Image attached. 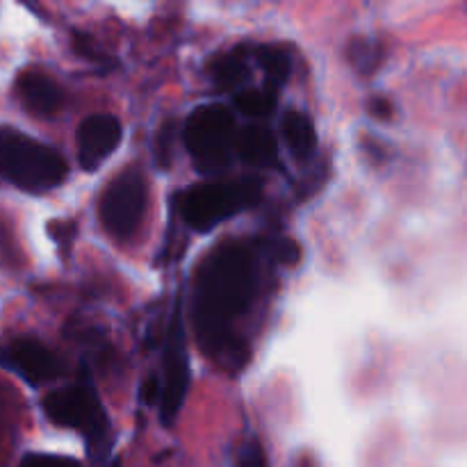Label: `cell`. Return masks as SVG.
Wrapping results in <instances>:
<instances>
[{"mask_svg": "<svg viewBox=\"0 0 467 467\" xmlns=\"http://www.w3.org/2000/svg\"><path fill=\"white\" fill-rule=\"evenodd\" d=\"M369 112L379 119H390L392 117V105L386 99H372L369 100Z\"/></svg>", "mask_w": 467, "mask_h": 467, "instance_id": "22", "label": "cell"}, {"mask_svg": "<svg viewBox=\"0 0 467 467\" xmlns=\"http://www.w3.org/2000/svg\"><path fill=\"white\" fill-rule=\"evenodd\" d=\"M235 467H269L267 454H265L263 445L258 441H251L242 447L240 459H237Z\"/></svg>", "mask_w": 467, "mask_h": 467, "instance_id": "18", "label": "cell"}, {"mask_svg": "<svg viewBox=\"0 0 467 467\" xmlns=\"http://www.w3.org/2000/svg\"><path fill=\"white\" fill-rule=\"evenodd\" d=\"M235 149L246 164H254V167H278V144L269 128H244L242 132H237Z\"/></svg>", "mask_w": 467, "mask_h": 467, "instance_id": "11", "label": "cell"}, {"mask_svg": "<svg viewBox=\"0 0 467 467\" xmlns=\"http://www.w3.org/2000/svg\"><path fill=\"white\" fill-rule=\"evenodd\" d=\"M149 205V185L144 173L126 169L105 187L100 196V223L114 240H130L140 228Z\"/></svg>", "mask_w": 467, "mask_h": 467, "instance_id": "6", "label": "cell"}, {"mask_svg": "<svg viewBox=\"0 0 467 467\" xmlns=\"http://www.w3.org/2000/svg\"><path fill=\"white\" fill-rule=\"evenodd\" d=\"M246 50L249 48H235L228 53L219 55L210 64V76H213L214 85L222 89H240L249 78V64H246Z\"/></svg>", "mask_w": 467, "mask_h": 467, "instance_id": "13", "label": "cell"}, {"mask_svg": "<svg viewBox=\"0 0 467 467\" xmlns=\"http://www.w3.org/2000/svg\"><path fill=\"white\" fill-rule=\"evenodd\" d=\"M23 3H32V0H23Z\"/></svg>", "mask_w": 467, "mask_h": 467, "instance_id": "23", "label": "cell"}, {"mask_svg": "<svg viewBox=\"0 0 467 467\" xmlns=\"http://www.w3.org/2000/svg\"><path fill=\"white\" fill-rule=\"evenodd\" d=\"M251 53H254L258 67L265 71V76H267V85L265 87L276 91L281 89V87L287 82V78H290V71H292L290 53H287L285 48H281V46H272V44L254 46Z\"/></svg>", "mask_w": 467, "mask_h": 467, "instance_id": "14", "label": "cell"}, {"mask_svg": "<svg viewBox=\"0 0 467 467\" xmlns=\"http://www.w3.org/2000/svg\"><path fill=\"white\" fill-rule=\"evenodd\" d=\"M73 48L78 50V53L82 55V57H87V59H96V62H105V53H100L99 48H96L94 46V41L89 39V36H85V35H76L73 36Z\"/></svg>", "mask_w": 467, "mask_h": 467, "instance_id": "21", "label": "cell"}, {"mask_svg": "<svg viewBox=\"0 0 467 467\" xmlns=\"http://www.w3.org/2000/svg\"><path fill=\"white\" fill-rule=\"evenodd\" d=\"M18 467H80V463L68 456L57 454H27Z\"/></svg>", "mask_w": 467, "mask_h": 467, "instance_id": "17", "label": "cell"}, {"mask_svg": "<svg viewBox=\"0 0 467 467\" xmlns=\"http://www.w3.org/2000/svg\"><path fill=\"white\" fill-rule=\"evenodd\" d=\"M263 187L255 178H240L233 182H201L181 194L178 210L192 231L208 233L219 223L255 205Z\"/></svg>", "mask_w": 467, "mask_h": 467, "instance_id": "3", "label": "cell"}, {"mask_svg": "<svg viewBox=\"0 0 467 467\" xmlns=\"http://www.w3.org/2000/svg\"><path fill=\"white\" fill-rule=\"evenodd\" d=\"M68 176L67 160L44 141L0 126V178L27 194H44Z\"/></svg>", "mask_w": 467, "mask_h": 467, "instance_id": "2", "label": "cell"}, {"mask_svg": "<svg viewBox=\"0 0 467 467\" xmlns=\"http://www.w3.org/2000/svg\"><path fill=\"white\" fill-rule=\"evenodd\" d=\"M283 137L287 141V149L296 160H310L317 149V130L308 114L299 109H290L283 117Z\"/></svg>", "mask_w": 467, "mask_h": 467, "instance_id": "12", "label": "cell"}, {"mask_svg": "<svg viewBox=\"0 0 467 467\" xmlns=\"http://www.w3.org/2000/svg\"><path fill=\"white\" fill-rule=\"evenodd\" d=\"M260 285L258 254L246 242H226L208 254L194 278V331L210 358H233V327L249 313Z\"/></svg>", "mask_w": 467, "mask_h": 467, "instance_id": "1", "label": "cell"}, {"mask_svg": "<svg viewBox=\"0 0 467 467\" xmlns=\"http://www.w3.org/2000/svg\"><path fill=\"white\" fill-rule=\"evenodd\" d=\"M162 379L160 386V418L167 427H171L176 415L181 413L185 404L187 388H190V356H187L185 331H182L181 310H173L171 322H169L167 345L162 354Z\"/></svg>", "mask_w": 467, "mask_h": 467, "instance_id": "7", "label": "cell"}, {"mask_svg": "<svg viewBox=\"0 0 467 467\" xmlns=\"http://www.w3.org/2000/svg\"><path fill=\"white\" fill-rule=\"evenodd\" d=\"M0 368L9 369L30 386H41L62 374L57 356L35 337H16L0 349Z\"/></svg>", "mask_w": 467, "mask_h": 467, "instance_id": "8", "label": "cell"}, {"mask_svg": "<svg viewBox=\"0 0 467 467\" xmlns=\"http://www.w3.org/2000/svg\"><path fill=\"white\" fill-rule=\"evenodd\" d=\"M44 413L57 427L82 433L91 450L105 447V438L109 433L108 413L91 386L78 383L50 392L44 400Z\"/></svg>", "mask_w": 467, "mask_h": 467, "instance_id": "5", "label": "cell"}, {"mask_svg": "<svg viewBox=\"0 0 467 467\" xmlns=\"http://www.w3.org/2000/svg\"><path fill=\"white\" fill-rule=\"evenodd\" d=\"M123 126L112 114H91L78 128V162L85 171H96L121 141Z\"/></svg>", "mask_w": 467, "mask_h": 467, "instance_id": "9", "label": "cell"}, {"mask_svg": "<svg viewBox=\"0 0 467 467\" xmlns=\"http://www.w3.org/2000/svg\"><path fill=\"white\" fill-rule=\"evenodd\" d=\"M235 119L222 105H203L190 114L182 128V141L194 167L205 176L223 171L233 158L235 146Z\"/></svg>", "mask_w": 467, "mask_h": 467, "instance_id": "4", "label": "cell"}, {"mask_svg": "<svg viewBox=\"0 0 467 467\" xmlns=\"http://www.w3.org/2000/svg\"><path fill=\"white\" fill-rule=\"evenodd\" d=\"M276 99L278 91L269 89V87H263V89H244L235 96V105L240 108V112L246 114V117L263 119L274 112Z\"/></svg>", "mask_w": 467, "mask_h": 467, "instance_id": "16", "label": "cell"}, {"mask_svg": "<svg viewBox=\"0 0 467 467\" xmlns=\"http://www.w3.org/2000/svg\"><path fill=\"white\" fill-rule=\"evenodd\" d=\"M272 254H274V258L278 260V263H283V265H295L296 260H299V246L295 244V242H290V240H281V242H276V244H274V249H272Z\"/></svg>", "mask_w": 467, "mask_h": 467, "instance_id": "20", "label": "cell"}, {"mask_svg": "<svg viewBox=\"0 0 467 467\" xmlns=\"http://www.w3.org/2000/svg\"><path fill=\"white\" fill-rule=\"evenodd\" d=\"M16 99L26 108V112L35 117H53L64 103V91L48 73L39 68H27L16 78Z\"/></svg>", "mask_w": 467, "mask_h": 467, "instance_id": "10", "label": "cell"}, {"mask_svg": "<svg viewBox=\"0 0 467 467\" xmlns=\"http://www.w3.org/2000/svg\"><path fill=\"white\" fill-rule=\"evenodd\" d=\"M171 144L173 128L171 123H167V126L158 132V144H155V158H158V164H162V167H169V162H171Z\"/></svg>", "mask_w": 467, "mask_h": 467, "instance_id": "19", "label": "cell"}, {"mask_svg": "<svg viewBox=\"0 0 467 467\" xmlns=\"http://www.w3.org/2000/svg\"><path fill=\"white\" fill-rule=\"evenodd\" d=\"M345 55L356 71L363 73V76H369V73H374L381 67L383 46L377 39H369V36H354L347 44Z\"/></svg>", "mask_w": 467, "mask_h": 467, "instance_id": "15", "label": "cell"}]
</instances>
